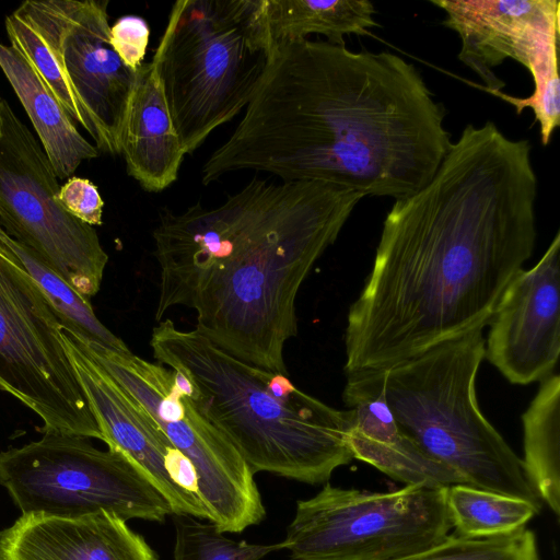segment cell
<instances>
[{
    "label": "cell",
    "instance_id": "6da1fadb",
    "mask_svg": "<svg viewBox=\"0 0 560 560\" xmlns=\"http://www.w3.org/2000/svg\"><path fill=\"white\" fill-rule=\"evenodd\" d=\"M528 140L467 125L434 176L395 200L347 315L345 372L382 371L489 325L536 243Z\"/></svg>",
    "mask_w": 560,
    "mask_h": 560
},
{
    "label": "cell",
    "instance_id": "7a4b0ae2",
    "mask_svg": "<svg viewBox=\"0 0 560 560\" xmlns=\"http://www.w3.org/2000/svg\"><path fill=\"white\" fill-rule=\"evenodd\" d=\"M444 117L398 55L320 39L272 43L260 83L201 182L250 170L399 200L428 184L448 152Z\"/></svg>",
    "mask_w": 560,
    "mask_h": 560
},
{
    "label": "cell",
    "instance_id": "3957f363",
    "mask_svg": "<svg viewBox=\"0 0 560 560\" xmlns=\"http://www.w3.org/2000/svg\"><path fill=\"white\" fill-rule=\"evenodd\" d=\"M364 195L317 180L254 177L220 206L163 209L153 230L159 323L194 310L196 330L229 354L288 375L296 296Z\"/></svg>",
    "mask_w": 560,
    "mask_h": 560
},
{
    "label": "cell",
    "instance_id": "277c9868",
    "mask_svg": "<svg viewBox=\"0 0 560 560\" xmlns=\"http://www.w3.org/2000/svg\"><path fill=\"white\" fill-rule=\"evenodd\" d=\"M150 347L158 363L189 378L187 396L228 435L254 475L318 485L353 459L349 409L328 406L288 375L246 363L168 318L153 327Z\"/></svg>",
    "mask_w": 560,
    "mask_h": 560
},
{
    "label": "cell",
    "instance_id": "5b68a950",
    "mask_svg": "<svg viewBox=\"0 0 560 560\" xmlns=\"http://www.w3.org/2000/svg\"><path fill=\"white\" fill-rule=\"evenodd\" d=\"M485 340L483 329L470 330L384 370L386 401L400 430L464 483L541 505L522 459L479 408Z\"/></svg>",
    "mask_w": 560,
    "mask_h": 560
},
{
    "label": "cell",
    "instance_id": "8992f818",
    "mask_svg": "<svg viewBox=\"0 0 560 560\" xmlns=\"http://www.w3.org/2000/svg\"><path fill=\"white\" fill-rule=\"evenodd\" d=\"M271 42L264 0H178L152 58L185 154L245 108Z\"/></svg>",
    "mask_w": 560,
    "mask_h": 560
},
{
    "label": "cell",
    "instance_id": "52a82bcc",
    "mask_svg": "<svg viewBox=\"0 0 560 560\" xmlns=\"http://www.w3.org/2000/svg\"><path fill=\"white\" fill-rule=\"evenodd\" d=\"M107 0H26L5 18L10 45L37 70L98 151L120 154L136 72L109 42Z\"/></svg>",
    "mask_w": 560,
    "mask_h": 560
},
{
    "label": "cell",
    "instance_id": "ba28073f",
    "mask_svg": "<svg viewBox=\"0 0 560 560\" xmlns=\"http://www.w3.org/2000/svg\"><path fill=\"white\" fill-rule=\"evenodd\" d=\"M144 409L194 469L208 521L240 533L266 514L254 474L228 435L175 385L173 370L66 329Z\"/></svg>",
    "mask_w": 560,
    "mask_h": 560
},
{
    "label": "cell",
    "instance_id": "9c48e42d",
    "mask_svg": "<svg viewBox=\"0 0 560 560\" xmlns=\"http://www.w3.org/2000/svg\"><path fill=\"white\" fill-rule=\"evenodd\" d=\"M0 486L22 514L81 517L108 512L126 521L163 522L166 500L120 452L86 438L45 432L0 451Z\"/></svg>",
    "mask_w": 560,
    "mask_h": 560
},
{
    "label": "cell",
    "instance_id": "30bf717a",
    "mask_svg": "<svg viewBox=\"0 0 560 560\" xmlns=\"http://www.w3.org/2000/svg\"><path fill=\"white\" fill-rule=\"evenodd\" d=\"M444 488L334 487L299 500L282 545L292 560H393L439 542L452 525Z\"/></svg>",
    "mask_w": 560,
    "mask_h": 560
},
{
    "label": "cell",
    "instance_id": "8fae6325",
    "mask_svg": "<svg viewBox=\"0 0 560 560\" xmlns=\"http://www.w3.org/2000/svg\"><path fill=\"white\" fill-rule=\"evenodd\" d=\"M55 308L0 243V390L43 422L37 430L103 441L61 342Z\"/></svg>",
    "mask_w": 560,
    "mask_h": 560
},
{
    "label": "cell",
    "instance_id": "7c38bea8",
    "mask_svg": "<svg viewBox=\"0 0 560 560\" xmlns=\"http://www.w3.org/2000/svg\"><path fill=\"white\" fill-rule=\"evenodd\" d=\"M0 130L1 226L90 300L108 261L95 229L60 205V185L43 147L2 98Z\"/></svg>",
    "mask_w": 560,
    "mask_h": 560
},
{
    "label": "cell",
    "instance_id": "4fadbf2b",
    "mask_svg": "<svg viewBox=\"0 0 560 560\" xmlns=\"http://www.w3.org/2000/svg\"><path fill=\"white\" fill-rule=\"evenodd\" d=\"M445 12L443 25L460 38L458 58L490 93L505 85L493 72L505 59L523 65L534 80L525 98L504 95L517 114L530 108L547 144L560 124L558 0H431Z\"/></svg>",
    "mask_w": 560,
    "mask_h": 560
},
{
    "label": "cell",
    "instance_id": "5bb4252c",
    "mask_svg": "<svg viewBox=\"0 0 560 560\" xmlns=\"http://www.w3.org/2000/svg\"><path fill=\"white\" fill-rule=\"evenodd\" d=\"M61 342L107 447L124 454L148 478L170 504L172 515L208 521L186 457L63 327Z\"/></svg>",
    "mask_w": 560,
    "mask_h": 560
},
{
    "label": "cell",
    "instance_id": "9a60e30c",
    "mask_svg": "<svg viewBox=\"0 0 560 560\" xmlns=\"http://www.w3.org/2000/svg\"><path fill=\"white\" fill-rule=\"evenodd\" d=\"M560 233L511 280L490 319L485 357L515 385L551 374L560 354Z\"/></svg>",
    "mask_w": 560,
    "mask_h": 560
},
{
    "label": "cell",
    "instance_id": "2e32d148",
    "mask_svg": "<svg viewBox=\"0 0 560 560\" xmlns=\"http://www.w3.org/2000/svg\"><path fill=\"white\" fill-rule=\"evenodd\" d=\"M384 381V370L347 373L342 399L351 412L348 444L353 458L406 485L444 488L464 483L400 430L386 401Z\"/></svg>",
    "mask_w": 560,
    "mask_h": 560
},
{
    "label": "cell",
    "instance_id": "e0dca14e",
    "mask_svg": "<svg viewBox=\"0 0 560 560\" xmlns=\"http://www.w3.org/2000/svg\"><path fill=\"white\" fill-rule=\"evenodd\" d=\"M0 560H158L127 521L108 512L81 517L22 514L0 530Z\"/></svg>",
    "mask_w": 560,
    "mask_h": 560
},
{
    "label": "cell",
    "instance_id": "ac0fdd59",
    "mask_svg": "<svg viewBox=\"0 0 560 560\" xmlns=\"http://www.w3.org/2000/svg\"><path fill=\"white\" fill-rule=\"evenodd\" d=\"M135 72L120 132V154L128 175L145 191L159 192L177 179L185 152L154 61L142 63Z\"/></svg>",
    "mask_w": 560,
    "mask_h": 560
},
{
    "label": "cell",
    "instance_id": "d6986e66",
    "mask_svg": "<svg viewBox=\"0 0 560 560\" xmlns=\"http://www.w3.org/2000/svg\"><path fill=\"white\" fill-rule=\"evenodd\" d=\"M0 68L25 109L58 179L70 178L98 150L78 130L34 66L0 42Z\"/></svg>",
    "mask_w": 560,
    "mask_h": 560
},
{
    "label": "cell",
    "instance_id": "ffe728a7",
    "mask_svg": "<svg viewBox=\"0 0 560 560\" xmlns=\"http://www.w3.org/2000/svg\"><path fill=\"white\" fill-rule=\"evenodd\" d=\"M376 10L369 0H264V19L271 43L324 35L345 45L343 36L366 35L377 26Z\"/></svg>",
    "mask_w": 560,
    "mask_h": 560
},
{
    "label": "cell",
    "instance_id": "44dd1931",
    "mask_svg": "<svg viewBox=\"0 0 560 560\" xmlns=\"http://www.w3.org/2000/svg\"><path fill=\"white\" fill-rule=\"evenodd\" d=\"M523 469L534 492L560 514V377L550 374L522 416Z\"/></svg>",
    "mask_w": 560,
    "mask_h": 560
},
{
    "label": "cell",
    "instance_id": "7402d4cb",
    "mask_svg": "<svg viewBox=\"0 0 560 560\" xmlns=\"http://www.w3.org/2000/svg\"><path fill=\"white\" fill-rule=\"evenodd\" d=\"M445 505L455 535L485 539L511 535L540 512L525 499L479 489L466 483L446 487Z\"/></svg>",
    "mask_w": 560,
    "mask_h": 560
},
{
    "label": "cell",
    "instance_id": "603a6c76",
    "mask_svg": "<svg viewBox=\"0 0 560 560\" xmlns=\"http://www.w3.org/2000/svg\"><path fill=\"white\" fill-rule=\"evenodd\" d=\"M0 243L21 262L55 308L61 325L112 349L128 352L127 345L95 315L90 300L79 294L32 249L10 236L0 224Z\"/></svg>",
    "mask_w": 560,
    "mask_h": 560
},
{
    "label": "cell",
    "instance_id": "cb8c5ba5",
    "mask_svg": "<svg viewBox=\"0 0 560 560\" xmlns=\"http://www.w3.org/2000/svg\"><path fill=\"white\" fill-rule=\"evenodd\" d=\"M174 522L173 560H261L283 549L282 542L262 545L234 540L207 520L174 515Z\"/></svg>",
    "mask_w": 560,
    "mask_h": 560
},
{
    "label": "cell",
    "instance_id": "d4e9b609",
    "mask_svg": "<svg viewBox=\"0 0 560 560\" xmlns=\"http://www.w3.org/2000/svg\"><path fill=\"white\" fill-rule=\"evenodd\" d=\"M393 560H540L537 538L523 528L511 535L471 539L448 534L439 542Z\"/></svg>",
    "mask_w": 560,
    "mask_h": 560
},
{
    "label": "cell",
    "instance_id": "484cf974",
    "mask_svg": "<svg viewBox=\"0 0 560 560\" xmlns=\"http://www.w3.org/2000/svg\"><path fill=\"white\" fill-rule=\"evenodd\" d=\"M149 36L147 21L138 15H124L109 30L113 49L122 63L133 72L143 63Z\"/></svg>",
    "mask_w": 560,
    "mask_h": 560
},
{
    "label": "cell",
    "instance_id": "4316f807",
    "mask_svg": "<svg viewBox=\"0 0 560 560\" xmlns=\"http://www.w3.org/2000/svg\"><path fill=\"white\" fill-rule=\"evenodd\" d=\"M58 200L78 220L91 226L102 224L104 201L97 187L89 179L75 176L68 178L60 186Z\"/></svg>",
    "mask_w": 560,
    "mask_h": 560
},
{
    "label": "cell",
    "instance_id": "83f0119b",
    "mask_svg": "<svg viewBox=\"0 0 560 560\" xmlns=\"http://www.w3.org/2000/svg\"><path fill=\"white\" fill-rule=\"evenodd\" d=\"M0 101H1V98H0ZM0 136H1V130H0Z\"/></svg>",
    "mask_w": 560,
    "mask_h": 560
}]
</instances>
